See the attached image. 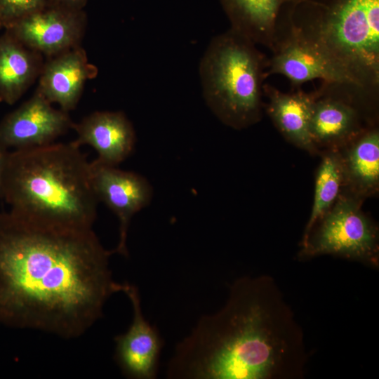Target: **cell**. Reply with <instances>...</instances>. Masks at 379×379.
<instances>
[{
    "label": "cell",
    "mask_w": 379,
    "mask_h": 379,
    "mask_svg": "<svg viewBox=\"0 0 379 379\" xmlns=\"http://www.w3.org/2000/svg\"><path fill=\"white\" fill-rule=\"evenodd\" d=\"M93 228L0 212V324L63 339L84 335L122 292Z\"/></svg>",
    "instance_id": "obj_1"
},
{
    "label": "cell",
    "mask_w": 379,
    "mask_h": 379,
    "mask_svg": "<svg viewBox=\"0 0 379 379\" xmlns=\"http://www.w3.org/2000/svg\"><path fill=\"white\" fill-rule=\"evenodd\" d=\"M307 357L303 331L274 279L243 277L230 285L223 307L178 344L167 375L300 379Z\"/></svg>",
    "instance_id": "obj_2"
},
{
    "label": "cell",
    "mask_w": 379,
    "mask_h": 379,
    "mask_svg": "<svg viewBox=\"0 0 379 379\" xmlns=\"http://www.w3.org/2000/svg\"><path fill=\"white\" fill-rule=\"evenodd\" d=\"M1 198L27 218L93 228L99 202L91 165L72 142L8 152Z\"/></svg>",
    "instance_id": "obj_3"
},
{
    "label": "cell",
    "mask_w": 379,
    "mask_h": 379,
    "mask_svg": "<svg viewBox=\"0 0 379 379\" xmlns=\"http://www.w3.org/2000/svg\"><path fill=\"white\" fill-rule=\"evenodd\" d=\"M293 26L357 82L379 87V0H299Z\"/></svg>",
    "instance_id": "obj_4"
},
{
    "label": "cell",
    "mask_w": 379,
    "mask_h": 379,
    "mask_svg": "<svg viewBox=\"0 0 379 379\" xmlns=\"http://www.w3.org/2000/svg\"><path fill=\"white\" fill-rule=\"evenodd\" d=\"M267 58L230 28L211 40L199 64L207 106L224 124L241 130L259 122Z\"/></svg>",
    "instance_id": "obj_5"
},
{
    "label": "cell",
    "mask_w": 379,
    "mask_h": 379,
    "mask_svg": "<svg viewBox=\"0 0 379 379\" xmlns=\"http://www.w3.org/2000/svg\"><path fill=\"white\" fill-rule=\"evenodd\" d=\"M313 91L310 134L319 153L339 149L378 126L379 87L348 81H321Z\"/></svg>",
    "instance_id": "obj_6"
},
{
    "label": "cell",
    "mask_w": 379,
    "mask_h": 379,
    "mask_svg": "<svg viewBox=\"0 0 379 379\" xmlns=\"http://www.w3.org/2000/svg\"><path fill=\"white\" fill-rule=\"evenodd\" d=\"M364 201L345 192L301 241L300 258L331 255L379 265V234L375 222L362 210Z\"/></svg>",
    "instance_id": "obj_7"
},
{
    "label": "cell",
    "mask_w": 379,
    "mask_h": 379,
    "mask_svg": "<svg viewBox=\"0 0 379 379\" xmlns=\"http://www.w3.org/2000/svg\"><path fill=\"white\" fill-rule=\"evenodd\" d=\"M270 50L272 54L267 58L266 77L283 75L295 88L314 79L357 82L345 69L298 34L291 22L288 4L279 15Z\"/></svg>",
    "instance_id": "obj_8"
},
{
    "label": "cell",
    "mask_w": 379,
    "mask_h": 379,
    "mask_svg": "<svg viewBox=\"0 0 379 379\" xmlns=\"http://www.w3.org/2000/svg\"><path fill=\"white\" fill-rule=\"evenodd\" d=\"M86 23L84 10L48 3L5 31L27 48L50 58L80 46Z\"/></svg>",
    "instance_id": "obj_9"
},
{
    "label": "cell",
    "mask_w": 379,
    "mask_h": 379,
    "mask_svg": "<svg viewBox=\"0 0 379 379\" xmlns=\"http://www.w3.org/2000/svg\"><path fill=\"white\" fill-rule=\"evenodd\" d=\"M93 190L98 201L103 202L118 218L119 238L113 251L128 256V230L133 215L149 205L152 188L143 176L116 166L90 162Z\"/></svg>",
    "instance_id": "obj_10"
},
{
    "label": "cell",
    "mask_w": 379,
    "mask_h": 379,
    "mask_svg": "<svg viewBox=\"0 0 379 379\" xmlns=\"http://www.w3.org/2000/svg\"><path fill=\"white\" fill-rule=\"evenodd\" d=\"M68 112L52 106L36 90L0 121V147L25 149L54 142L72 128Z\"/></svg>",
    "instance_id": "obj_11"
},
{
    "label": "cell",
    "mask_w": 379,
    "mask_h": 379,
    "mask_svg": "<svg viewBox=\"0 0 379 379\" xmlns=\"http://www.w3.org/2000/svg\"><path fill=\"white\" fill-rule=\"evenodd\" d=\"M122 292L132 305L133 320L126 332L114 337V359L128 378H155L163 340L142 314L138 288L125 282Z\"/></svg>",
    "instance_id": "obj_12"
},
{
    "label": "cell",
    "mask_w": 379,
    "mask_h": 379,
    "mask_svg": "<svg viewBox=\"0 0 379 379\" xmlns=\"http://www.w3.org/2000/svg\"><path fill=\"white\" fill-rule=\"evenodd\" d=\"M77 138L72 142L92 147L95 159L105 165L117 166L132 153L135 143L133 126L122 112L97 111L74 123Z\"/></svg>",
    "instance_id": "obj_13"
},
{
    "label": "cell",
    "mask_w": 379,
    "mask_h": 379,
    "mask_svg": "<svg viewBox=\"0 0 379 379\" xmlns=\"http://www.w3.org/2000/svg\"><path fill=\"white\" fill-rule=\"evenodd\" d=\"M96 74L85 50L78 46L44 62L36 91L49 102L69 112L75 109L87 80Z\"/></svg>",
    "instance_id": "obj_14"
},
{
    "label": "cell",
    "mask_w": 379,
    "mask_h": 379,
    "mask_svg": "<svg viewBox=\"0 0 379 379\" xmlns=\"http://www.w3.org/2000/svg\"><path fill=\"white\" fill-rule=\"evenodd\" d=\"M263 95L267 99L264 108L280 134L297 147L313 155L319 154L310 134L314 91L297 88L295 91L284 93L265 84Z\"/></svg>",
    "instance_id": "obj_15"
},
{
    "label": "cell",
    "mask_w": 379,
    "mask_h": 379,
    "mask_svg": "<svg viewBox=\"0 0 379 379\" xmlns=\"http://www.w3.org/2000/svg\"><path fill=\"white\" fill-rule=\"evenodd\" d=\"M345 192L365 201L379 190V128L373 126L339 148Z\"/></svg>",
    "instance_id": "obj_16"
},
{
    "label": "cell",
    "mask_w": 379,
    "mask_h": 379,
    "mask_svg": "<svg viewBox=\"0 0 379 379\" xmlns=\"http://www.w3.org/2000/svg\"><path fill=\"white\" fill-rule=\"evenodd\" d=\"M43 55L5 31L0 36V101L16 102L39 77Z\"/></svg>",
    "instance_id": "obj_17"
},
{
    "label": "cell",
    "mask_w": 379,
    "mask_h": 379,
    "mask_svg": "<svg viewBox=\"0 0 379 379\" xmlns=\"http://www.w3.org/2000/svg\"><path fill=\"white\" fill-rule=\"evenodd\" d=\"M299 0H220L231 29L270 49L277 18L286 4Z\"/></svg>",
    "instance_id": "obj_18"
},
{
    "label": "cell",
    "mask_w": 379,
    "mask_h": 379,
    "mask_svg": "<svg viewBox=\"0 0 379 379\" xmlns=\"http://www.w3.org/2000/svg\"><path fill=\"white\" fill-rule=\"evenodd\" d=\"M321 161L315 174L313 204L302 241L317 222L330 210L343 188V173L338 149L321 152Z\"/></svg>",
    "instance_id": "obj_19"
},
{
    "label": "cell",
    "mask_w": 379,
    "mask_h": 379,
    "mask_svg": "<svg viewBox=\"0 0 379 379\" xmlns=\"http://www.w3.org/2000/svg\"><path fill=\"white\" fill-rule=\"evenodd\" d=\"M47 4V0H0V28L8 29Z\"/></svg>",
    "instance_id": "obj_20"
},
{
    "label": "cell",
    "mask_w": 379,
    "mask_h": 379,
    "mask_svg": "<svg viewBox=\"0 0 379 379\" xmlns=\"http://www.w3.org/2000/svg\"><path fill=\"white\" fill-rule=\"evenodd\" d=\"M88 0H47L52 5L59 6L73 10H83Z\"/></svg>",
    "instance_id": "obj_21"
},
{
    "label": "cell",
    "mask_w": 379,
    "mask_h": 379,
    "mask_svg": "<svg viewBox=\"0 0 379 379\" xmlns=\"http://www.w3.org/2000/svg\"><path fill=\"white\" fill-rule=\"evenodd\" d=\"M8 152L7 149L0 147V198Z\"/></svg>",
    "instance_id": "obj_22"
}]
</instances>
